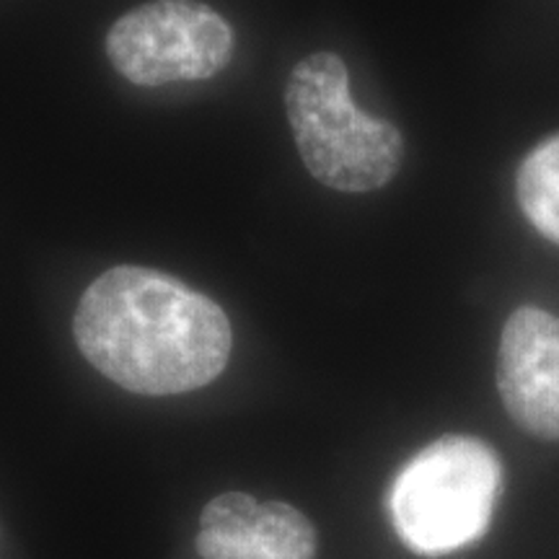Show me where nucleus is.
Masks as SVG:
<instances>
[{
  "mask_svg": "<svg viewBox=\"0 0 559 559\" xmlns=\"http://www.w3.org/2000/svg\"><path fill=\"white\" fill-rule=\"evenodd\" d=\"M317 549L319 536L309 515L290 502L270 500L260 506L243 559H317Z\"/></svg>",
  "mask_w": 559,
  "mask_h": 559,
  "instance_id": "obj_8",
  "label": "nucleus"
},
{
  "mask_svg": "<svg viewBox=\"0 0 559 559\" xmlns=\"http://www.w3.org/2000/svg\"><path fill=\"white\" fill-rule=\"evenodd\" d=\"M234 29L200 0H151L107 34V58L135 86L207 81L234 58Z\"/></svg>",
  "mask_w": 559,
  "mask_h": 559,
  "instance_id": "obj_4",
  "label": "nucleus"
},
{
  "mask_svg": "<svg viewBox=\"0 0 559 559\" xmlns=\"http://www.w3.org/2000/svg\"><path fill=\"white\" fill-rule=\"evenodd\" d=\"M285 111L304 166L330 190L376 192L400 174V128L358 109L340 55L313 52L293 68Z\"/></svg>",
  "mask_w": 559,
  "mask_h": 559,
  "instance_id": "obj_2",
  "label": "nucleus"
},
{
  "mask_svg": "<svg viewBox=\"0 0 559 559\" xmlns=\"http://www.w3.org/2000/svg\"><path fill=\"white\" fill-rule=\"evenodd\" d=\"M515 198L531 226L559 243V135L547 138L521 160Z\"/></svg>",
  "mask_w": 559,
  "mask_h": 559,
  "instance_id": "obj_6",
  "label": "nucleus"
},
{
  "mask_svg": "<svg viewBox=\"0 0 559 559\" xmlns=\"http://www.w3.org/2000/svg\"><path fill=\"white\" fill-rule=\"evenodd\" d=\"M73 334L104 379L140 396L207 386L234 347L230 321L213 298L140 264H117L83 290Z\"/></svg>",
  "mask_w": 559,
  "mask_h": 559,
  "instance_id": "obj_1",
  "label": "nucleus"
},
{
  "mask_svg": "<svg viewBox=\"0 0 559 559\" xmlns=\"http://www.w3.org/2000/svg\"><path fill=\"white\" fill-rule=\"evenodd\" d=\"M260 502L247 492H223L202 508L198 555L202 559H243L254 534Z\"/></svg>",
  "mask_w": 559,
  "mask_h": 559,
  "instance_id": "obj_7",
  "label": "nucleus"
},
{
  "mask_svg": "<svg viewBox=\"0 0 559 559\" xmlns=\"http://www.w3.org/2000/svg\"><path fill=\"white\" fill-rule=\"evenodd\" d=\"M502 492V464L474 436H443L417 451L389 487V515L419 555H449L479 542Z\"/></svg>",
  "mask_w": 559,
  "mask_h": 559,
  "instance_id": "obj_3",
  "label": "nucleus"
},
{
  "mask_svg": "<svg viewBox=\"0 0 559 559\" xmlns=\"http://www.w3.org/2000/svg\"><path fill=\"white\" fill-rule=\"evenodd\" d=\"M498 394L531 438L559 440V319L521 306L500 332Z\"/></svg>",
  "mask_w": 559,
  "mask_h": 559,
  "instance_id": "obj_5",
  "label": "nucleus"
}]
</instances>
